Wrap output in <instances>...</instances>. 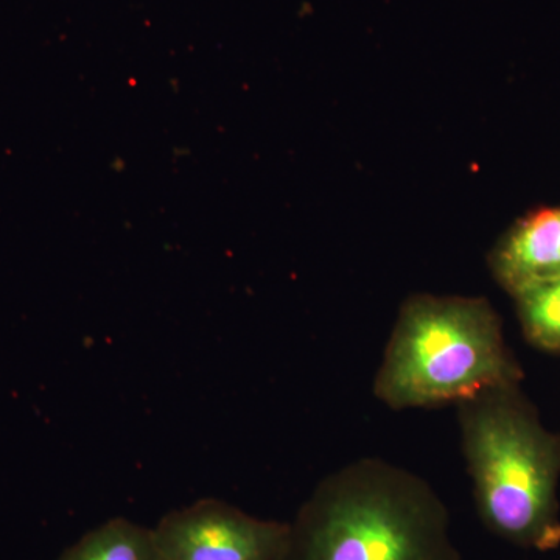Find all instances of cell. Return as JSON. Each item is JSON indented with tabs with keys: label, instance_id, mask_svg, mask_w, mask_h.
<instances>
[{
	"label": "cell",
	"instance_id": "277c9868",
	"mask_svg": "<svg viewBox=\"0 0 560 560\" xmlns=\"http://www.w3.org/2000/svg\"><path fill=\"white\" fill-rule=\"evenodd\" d=\"M153 534L162 560H279L289 522L265 521L226 501L202 499L165 514Z\"/></svg>",
	"mask_w": 560,
	"mask_h": 560
},
{
	"label": "cell",
	"instance_id": "52a82bcc",
	"mask_svg": "<svg viewBox=\"0 0 560 560\" xmlns=\"http://www.w3.org/2000/svg\"><path fill=\"white\" fill-rule=\"evenodd\" d=\"M526 340L545 352L560 353V278L512 294Z\"/></svg>",
	"mask_w": 560,
	"mask_h": 560
},
{
	"label": "cell",
	"instance_id": "6da1fadb",
	"mask_svg": "<svg viewBox=\"0 0 560 560\" xmlns=\"http://www.w3.org/2000/svg\"><path fill=\"white\" fill-rule=\"evenodd\" d=\"M279 560H460L429 481L381 458L331 471L289 522Z\"/></svg>",
	"mask_w": 560,
	"mask_h": 560
},
{
	"label": "cell",
	"instance_id": "3957f363",
	"mask_svg": "<svg viewBox=\"0 0 560 560\" xmlns=\"http://www.w3.org/2000/svg\"><path fill=\"white\" fill-rule=\"evenodd\" d=\"M522 378L486 298L418 293L401 302L372 393L390 410L405 411L458 405Z\"/></svg>",
	"mask_w": 560,
	"mask_h": 560
},
{
	"label": "cell",
	"instance_id": "7a4b0ae2",
	"mask_svg": "<svg viewBox=\"0 0 560 560\" xmlns=\"http://www.w3.org/2000/svg\"><path fill=\"white\" fill-rule=\"evenodd\" d=\"M456 408L482 525L517 547L559 548V434L541 425L521 385L485 390Z\"/></svg>",
	"mask_w": 560,
	"mask_h": 560
},
{
	"label": "cell",
	"instance_id": "8992f818",
	"mask_svg": "<svg viewBox=\"0 0 560 560\" xmlns=\"http://www.w3.org/2000/svg\"><path fill=\"white\" fill-rule=\"evenodd\" d=\"M57 560H162L153 528L116 517L88 530Z\"/></svg>",
	"mask_w": 560,
	"mask_h": 560
},
{
	"label": "cell",
	"instance_id": "5b68a950",
	"mask_svg": "<svg viewBox=\"0 0 560 560\" xmlns=\"http://www.w3.org/2000/svg\"><path fill=\"white\" fill-rule=\"evenodd\" d=\"M501 289L515 294L560 278V206L530 210L508 228L488 254Z\"/></svg>",
	"mask_w": 560,
	"mask_h": 560
}]
</instances>
